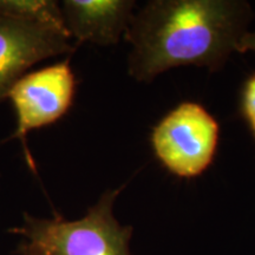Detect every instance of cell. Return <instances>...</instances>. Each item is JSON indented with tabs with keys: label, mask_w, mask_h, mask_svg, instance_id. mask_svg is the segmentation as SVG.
Returning a JSON list of instances; mask_svg holds the SVG:
<instances>
[{
	"label": "cell",
	"mask_w": 255,
	"mask_h": 255,
	"mask_svg": "<svg viewBox=\"0 0 255 255\" xmlns=\"http://www.w3.org/2000/svg\"><path fill=\"white\" fill-rule=\"evenodd\" d=\"M252 18L250 4L241 0L149 1L126 32L129 75L149 83L177 66L218 71L238 51Z\"/></svg>",
	"instance_id": "1"
},
{
	"label": "cell",
	"mask_w": 255,
	"mask_h": 255,
	"mask_svg": "<svg viewBox=\"0 0 255 255\" xmlns=\"http://www.w3.org/2000/svg\"><path fill=\"white\" fill-rule=\"evenodd\" d=\"M123 188L108 190L78 220L53 214L50 219L24 214L20 227L11 233L39 250L43 255H131V226H123L114 215V205Z\"/></svg>",
	"instance_id": "2"
},
{
	"label": "cell",
	"mask_w": 255,
	"mask_h": 255,
	"mask_svg": "<svg viewBox=\"0 0 255 255\" xmlns=\"http://www.w3.org/2000/svg\"><path fill=\"white\" fill-rule=\"evenodd\" d=\"M219 135L218 121L203 105L183 102L156 124L150 142L169 173L193 178L205 173L214 161Z\"/></svg>",
	"instance_id": "3"
},
{
	"label": "cell",
	"mask_w": 255,
	"mask_h": 255,
	"mask_svg": "<svg viewBox=\"0 0 255 255\" xmlns=\"http://www.w3.org/2000/svg\"><path fill=\"white\" fill-rule=\"evenodd\" d=\"M75 92L76 77L69 60L25 73L6 97L17 116L13 137L24 139L32 130L62 119L72 105Z\"/></svg>",
	"instance_id": "4"
},
{
	"label": "cell",
	"mask_w": 255,
	"mask_h": 255,
	"mask_svg": "<svg viewBox=\"0 0 255 255\" xmlns=\"http://www.w3.org/2000/svg\"><path fill=\"white\" fill-rule=\"evenodd\" d=\"M75 50L60 28L0 15V102L34 64Z\"/></svg>",
	"instance_id": "5"
},
{
	"label": "cell",
	"mask_w": 255,
	"mask_h": 255,
	"mask_svg": "<svg viewBox=\"0 0 255 255\" xmlns=\"http://www.w3.org/2000/svg\"><path fill=\"white\" fill-rule=\"evenodd\" d=\"M135 4L131 0H65L60 8L71 39L108 46L126 34Z\"/></svg>",
	"instance_id": "6"
},
{
	"label": "cell",
	"mask_w": 255,
	"mask_h": 255,
	"mask_svg": "<svg viewBox=\"0 0 255 255\" xmlns=\"http://www.w3.org/2000/svg\"><path fill=\"white\" fill-rule=\"evenodd\" d=\"M0 15L66 31L62 8L55 0H0Z\"/></svg>",
	"instance_id": "7"
},
{
	"label": "cell",
	"mask_w": 255,
	"mask_h": 255,
	"mask_svg": "<svg viewBox=\"0 0 255 255\" xmlns=\"http://www.w3.org/2000/svg\"><path fill=\"white\" fill-rule=\"evenodd\" d=\"M241 113L255 138V73L245 82L242 88Z\"/></svg>",
	"instance_id": "8"
},
{
	"label": "cell",
	"mask_w": 255,
	"mask_h": 255,
	"mask_svg": "<svg viewBox=\"0 0 255 255\" xmlns=\"http://www.w3.org/2000/svg\"><path fill=\"white\" fill-rule=\"evenodd\" d=\"M247 51H255V31L247 32L239 44L238 52H247Z\"/></svg>",
	"instance_id": "9"
},
{
	"label": "cell",
	"mask_w": 255,
	"mask_h": 255,
	"mask_svg": "<svg viewBox=\"0 0 255 255\" xmlns=\"http://www.w3.org/2000/svg\"><path fill=\"white\" fill-rule=\"evenodd\" d=\"M18 253L21 255H43L38 248L32 246V245L27 244V242L25 241H23V244H20V246H19Z\"/></svg>",
	"instance_id": "10"
}]
</instances>
